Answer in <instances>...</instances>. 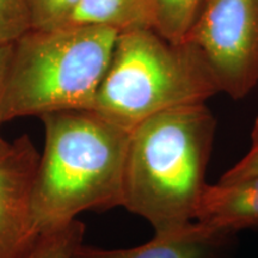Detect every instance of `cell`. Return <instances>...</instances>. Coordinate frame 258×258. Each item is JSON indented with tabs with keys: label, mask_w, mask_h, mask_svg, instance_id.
I'll use <instances>...</instances> for the list:
<instances>
[{
	"label": "cell",
	"mask_w": 258,
	"mask_h": 258,
	"mask_svg": "<svg viewBox=\"0 0 258 258\" xmlns=\"http://www.w3.org/2000/svg\"><path fill=\"white\" fill-rule=\"evenodd\" d=\"M194 221L230 234L258 227V176L206 184Z\"/></svg>",
	"instance_id": "ba28073f"
},
{
	"label": "cell",
	"mask_w": 258,
	"mask_h": 258,
	"mask_svg": "<svg viewBox=\"0 0 258 258\" xmlns=\"http://www.w3.org/2000/svg\"><path fill=\"white\" fill-rule=\"evenodd\" d=\"M31 29L29 0H0V46L15 43Z\"/></svg>",
	"instance_id": "7c38bea8"
},
{
	"label": "cell",
	"mask_w": 258,
	"mask_h": 258,
	"mask_svg": "<svg viewBox=\"0 0 258 258\" xmlns=\"http://www.w3.org/2000/svg\"><path fill=\"white\" fill-rule=\"evenodd\" d=\"M253 176H258V117L251 134L250 150L237 164L226 171L219 182H232Z\"/></svg>",
	"instance_id": "5bb4252c"
},
{
	"label": "cell",
	"mask_w": 258,
	"mask_h": 258,
	"mask_svg": "<svg viewBox=\"0 0 258 258\" xmlns=\"http://www.w3.org/2000/svg\"><path fill=\"white\" fill-rule=\"evenodd\" d=\"M66 25H90L121 32L157 29L156 0H80Z\"/></svg>",
	"instance_id": "9c48e42d"
},
{
	"label": "cell",
	"mask_w": 258,
	"mask_h": 258,
	"mask_svg": "<svg viewBox=\"0 0 258 258\" xmlns=\"http://www.w3.org/2000/svg\"><path fill=\"white\" fill-rule=\"evenodd\" d=\"M184 43L201 57L218 92L244 98L258 84V0H209Z\"/></svg>",
	"instance_id": "5b68a950"
},
{
	"label": "cell",
	"mask_w": 258,
	"mask_h": 258,
	"mask_svg": "<svg viewBox=\"0 0 258 258\" xmlns=\"http://www.w3.org/2000/svg\"><path fill=\"white\" fill-rule=\"evenodd\" d=\"M40 118L44 145L32 189L37 233L70 224L83 212L122 207L131 132L92 110Z\"/></svg>",
	"instance_id": "7a4b0ae2"
},
{
	"label": "cell",
	"mask_w": 258,
	"mask_h": 258,
	"mask_svg": "<svg viewBox=\"0 0 258 258\" xmlns=\"http://www.w3.org/2000/svg\"><path fill=\"white\" fill-rule=\"evenodd\" d=\"M120 32L90 25L31 29L12 44L3 118L92 110Z\"/></svg>",
	"instance_id": "3957f363"
},
{
	"label": "cell",
	"mask_w": 258,
	"mask_h": 258,
	"mask_svg": "<svg viewBox=\"0 0 258 258\" xmlns=\"http://www.w3.org/2000/svg\"><path fill=\"white\" fill-rule=\"evenodd\" d=\"M40 153L29 135L0 153V258H18L38 233L32 220V189Z\"/></svg>",
	"instance_id": "8992f818"
},
{
	"label": "cell",
	"mask_w": 258,
	"mask_h": 258,
	"mask_svg": "<svg viewBox=\"0 0 258 258\" xmlns=\"http://www.w3.org/2000/svg\"><path fill=\"white\" fill-rule=\"evenodd\" d=\"M215 93L211 73L189 44L140 29L118 34L92 111L132 132L151 116L201 104Z\"/></svg>",
	"instance_id": "277c9868"
},
{
	"label": "cell",
	"mask_w": 258,
	"mask_h": 258,
	"mask_svg": "<svg viewBox=\"0 0 258 258\" xmlns=\"http://www.w3.org/2000/svg\"><path fill=\"white\" fill-rule=\"evenodd\" d=\"M209 0H156V31L171 43L182 44Z\"/></svg>",
	"instance_id": "30bf717a"
},
{
	"label": "cell",
	"mask_w": 258,
	"mask_h": 258,
	"mask_svg": "<svg viewBox=\"0 0 258 258\" xmlns=\"http://www.w3.org/2000/svg\"><path fill=\"white\" fill-rule=\"evenodd\" d=\"M80 0H29L32 29H53L66 23Z\"/></svg>",
	"instance_id": "4fadbf2b"
},
{
	"label": "cell",
	"mask_w": 258,
	"mask_h": 258,
	"mask_svg": "<svg viewBox=\"0 0 258 258\" xmlns=\"http://www.w3.org/2000/svg\"><path fill=\"white\" fill-rule=\"evenodd\" d=\"M84 234L85 226L78 220L42 232L18 258H72Z\"/></svg>",
	"instance_id": "8fae6325"
},
{
	"label": "cell",
	"mask_w": 258,
	"mask_h": 258,
	"mask_svg": "<svg viewBox=\"0 0 258 258\" xmlns=\"http://www.w3.org/2000/svg\"><path fill=\"white\" fill-rule=\"evenodd\" d=\"M234 234L209 230L194 221L182 231L157 235L129 249H101L82 243L72 258H222Z\"/></svg>",
	"instance_id": "52a82bcc"
},
{
	"label": "cell",
	"mask_w": 258,
	"mask_h": 258,
	"mask_svg": "<svg viewBox=\"0 0 258 258\" xmlns=\"http://www.w3.org/2000/svg\"><path fill=\"white\" fill-rule=\"evenodd\" d=\"M14 44V43H12ZM12 44H5L0 46V153H3L10 146V143L5 140L2 135V125L5 123L3 118V102H4V90H5V79L6 72H8V66L10 56H11Z\"/></svg>",
	"instance_id": "9a60e30c"
},
{
	"label": "cell",
	"mask_w": 258,
	"mask_h": 258,
	"mask_svg": "<svg viewBox=\"0 0 258 258\" xmlns=\"http://www.w3.org/2000/svg\"><path fill=\"white\" fill-rule=\"evenodd\" d=\"M214 116L205 103L161 111L131 132L122 207L171 234L194 222L205 180Z\"/></svg>",
	"instance_id": "6da1fadb"
}]
</instances>
